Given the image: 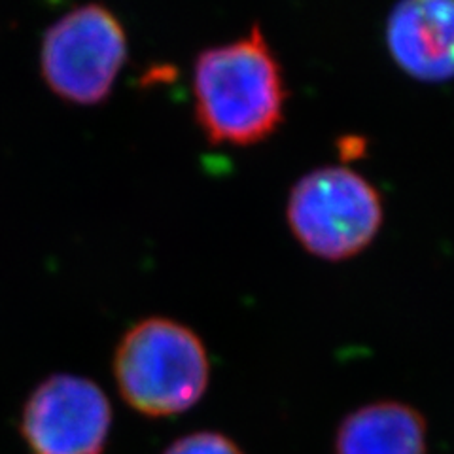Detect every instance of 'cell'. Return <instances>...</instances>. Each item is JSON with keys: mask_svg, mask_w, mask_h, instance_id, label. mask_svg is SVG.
<instances>
[{"mask_svg": "<svg viewBox=\"0 0 454 454\" xmlns=\"http://www.w3.org/2000/svg\"><path fill=\"white\" fill-rule=\"evenodd\" d=\"M165 454H245L230 437L216 432H197L184 435Z\"/></svg>", "mask_w": 454, "mask_h": 454, "instance_id": "cell-8", "label": "cell"}, {"mask_svg": "<svg viewBox=\"0 0 454 454\" xmlns=\"http://www.w3.org/2000/svg\"><path fill=\"white\" fill-rule=\"evenodd\" d=\"M127 61L123 25L103 4H83L57 20L44 35L40 68L65 103L101 105Z\"/></svg>", "mask_w": 454, "mask_h": 454, "instance_id": "cell-4", "label": "cell"}, {"mask_svg": "<svg viewBox=\"0 0 454 454\" xmlns=\"http://www.w3.org/2000/svg\"><path fill=\"white\" fill-rule=\"evenodd\" d=\"M110 424V402L93 380L53 375L27 400L21 434L31 454H101Z\"/></svg>", "mask_w": 454, "mask_h": 454, "instance_id": "cell-5", "label": "cell"}, {"mask_svg": "<svg viewBox=\"0 0 454 454\" xmlns=\"http://www.w3.org/2000/svg\"><path fill=\"white\" fill-rule=\"evenodd\" d=\"M335 454H426V420L402 402L367 403L340 422Z\"/></svg>", "mask_w": 454, "mask_h": 454, "instance_id": "cell-7", "label": "cell"}, {"mask_svg": "<svg viewBox=\"0 0 454 454\" xmlns=\"http://www.w3.org/2000/svg\"><path fill=\"white\" fill-rule=\"evenodd\" d=\"M286 218L292 235L310 255L345 262L373 243L385 207L365 176L348 167L325 165L294 184Z\"/></svg>", "mask_w": 454, "mask_h": 454, "instance_id": "cell-3", "label": "cell"}, {"mask_svg": "<svg viewBox=\"0 0 454 454\" xmlns=\"http://www.w3.org/2000/svg\"><path fill=\"white\" fill-rule=\"evenodd\" d=\"M114 375L133 409L170 417L201 400L210 364L195 332L168 318H146L123 335L114 356Z\"/></svg>", "mask_w": 454, "mask_h": 454, "instance_id": "cell-2", "label": "cell"}, {"mask_svg": "<svg viewBox=\"0 0 454 454\" xmlns=\"http://www.w3.org/2000/svg\"><path fill=\"white\" fill-rule=\"evenodd\" d=\"M193 98L197 125L210 145L247 148L278 131L288 90L260 25L247 36L199 53Z\"/></svg>", "mask_w": 454, "mask_h": 454, "instance_id": "cell-1", "label": "cell"}, {"mask_svg": "<svg viewBox=\"0 0 454 454\" xmlns=\"http://www.w3.org/2000/svg\"><path fill=\"white\" fill-rule=\"evenodd\" d=\"M387 48L411 78H454V0H400L387 20Z\"/></svg>", "mask_w": 454, "mask_h": 454, "instance_id": "cell-6", "label": "cell"}]
</instances>
